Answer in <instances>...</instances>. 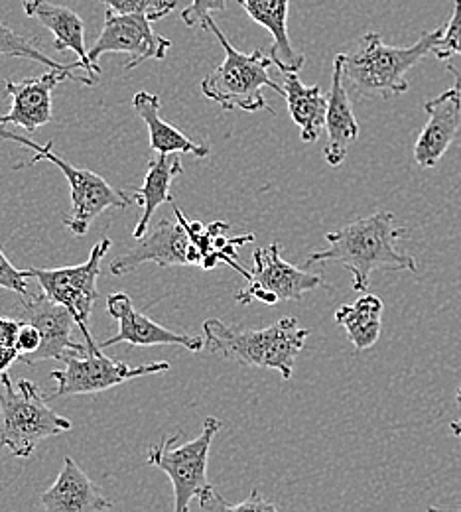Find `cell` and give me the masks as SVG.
I'll return each instance as SVG.
<instances>
[{
	"mask_svg": "<svg viewBox=\"0 0 461 512\" xmlns=\"http://www.w3.org/2000/svg\"><path fill=\"white\" fill-rule=\"evenodd\" d=\"M66 79L77 81L87 87L97 85V77L73 75L60 69H50L42 75L28 77L22 81H6V95L10 97V111L0 117V125H16L26 134H34L44 125L52 123V95Z\"/></svg>",
	"mask_w": 461,
	"mask_h": 512,
	"instance_id": "12",
	"label": "cell"
},
{
	"mask_svg": "<svg viewBox=\"0 0 461 512\" xmlns=\"http://www.w3.org/2000/svg\"><path fill=\"white\" fill-rule=\"evenodd\" d=\"M284 97L294 125L300 128L302 142H316L326 127L328 97L320 85H304L296 71L284 73Z\"/></svg>",
	"mask_w": 461,
	"mask_h": 512,
	"instance_id": "24",
	"label": "cell"
},
{
	"mask_svg": "<svg viewBox=\"0 0 461 512\" xmlns=\"http://www.w3.org/2000/svg\"><path fill=\"white\" fill-rule=\"evenodd\" d=\"M111 245V239H101L97 245H93L91 255L83 264L62 268H26L28 278H36L42 292L69 308L77 321V329L85 339L87 351H101L99 343L89 331V320L93 306L99 300L97 280L101 276V260L109 253Z\"/></svg>",
	"mask_w": 461,
	"mask_h": 512,
	"instance_id": "7",
	"label": "cell"
},
{
	"mask_svg": "<svg viewBox=\"0 0 461 512\" xmlns=\"http://www.w3.org/2000/svg\"><path fill=\"white\" fill-rule=\"evenodd\" d=\"M160 97L148 91H138L132 97V109L134 113L146 123L148 136H150V148L156 154H176V152H188L198 158H205L209 154V146L192 140L182 130L172 127L160 117Z\"/></svg>",
	"mask_w": 461,
	"mask_h": 512,
	"instance_id": "22",
	"label": "cell"
},
{
	"mask_svg": "<svg viewBox=\"0 0 461 512\" xmlns=\"http://www.w3.org/2000/svg\"><path fill=\"white\" fill-rule=\"evenodd\" d=\"M458 402H460L461 406V386L460 390H458ZM450 428H452V434H454L456 438H461V416L456 420V422H452V424H450Z\"/></svg>",
	"mask_w": 461,
	"mask_h": 512,
	"instance_id": "36",
	"label": "cell"
},
{
	"mask_svg": "<svg viewBox=\"0 0 461 512\" xmlns=\"http://www.w3.org/2000/svg\"><path fill=\"white\" fill-rule=\"evenodd\" d=\"M20 325H22L20 320H12V318H2L0 316V345L16 347Z\"/></svg>",
	"mask_w": 461,
	"mask_h": 512,
	"instance_id": "33",
	"label": "cell"
},
{
	"mask_svg": "<svg viewBox=\"0 0 461 512\" xmlns=\"http://www.w3.org/2000/svg\"><path fill=\"white\" fill-rule=\"evenodd\" d=\"M253 272L247 278V286H243L235 300L243 306L251 302H264L274 306L276 302H298L308 292L318 288H328L320 274L308 272L306 268H298L286 262L280 255V245L270 243L268 247L257 249L253 253Z\"/></svg>",
	"mask_w": 461,
	"mask_h": 512,
	"instance_id": "10",
	"label": "cell"
},
{
	"mask_svg": "<svg viewBox=\"0 0 461 512\" xmlns=\"http://www.w3.org/2000/svg\"><path fill=\"white\" fill-rule=\"evenodd\" d=\"M30 150H34L36 156L22 166H34L42 160H48L58 166L60 172L66 176L71 192V207L64 217V225L75 237L87 235L91 223L107 209H129L134 203L132 195L129 197L121 190L113 188L103 176L85 168L71 166L67 160L60 158L56 152H52V142H48L46 146L32 142Z\"/></svg>",
	"mask_w": 461,
	"mask_h": 512,
	"instance_id": "8",
	"label": "cell"
},
{
	"mask_svg": "<svg viewBox=\"0 0 461 512\" xmlns=\"http://www.w3.org/2000/svg\"><path fill=\"white\" fill-rule=\"evenodd\" d=\"M237 2L241 4L243 0H237ZM225 8H227V0H192V4L182 10V20L186 22V26L196 28L201 26L205 16H211V12L225 10Z\"/></svg>",
	"mask_w": 461,
	"mask_h": 512,
	"instance_id": "30",
	"label": "cell"
},
{
	"mask_svg": "<svg viewBox=\"0 0 461 512\" xmlns=\"http://www.w3.org/2000/svg\"><path fill=\"white\" fill-rule=\"evenodd\" d=\"M42 509L50 512H103L113 509V503L71 457H64V467L56 483L42 495Z\"/></svg>",
	"mask_w": 461,
	"mask_h": 512,
	"instance_id": "19",
	"label": "cell"
},
{
	"mask_svg": "<svg viewBox=\"0 0 461 512\" xmlns=\"http://www.w3.org/2000/svg\"><path fill=\"white\" fill-rule=\"evenodd\" d=\"M406 233V227L396 225L395 213H373L328 233V247L308 256L306 268L316 262H337L351 272L353 290L367 292L375 270H418L416 258L398 251L396 247Z\"/></svg>",
	"mask_w": 461,
	"mask_h": 512,
	"instance_id": "1",
	"label": "cell"
},
{
	"mask_svg": "<svg viewBox=\"0 0 461 512\" xmlns=\"http://www.w3.org/2000/svg\"><path fill=\"white\" fill-rule=\"evenodd\" d=\"M62 363H64V369L50 373V379L58 383L52 398L97 394L132 379H140L148 375H164L172 369L170 363L166 361L131 367L127 363L109 359L107 355H103V349L85 351V353L73 351L64 357Z\"/></svg>",
	"mask_w": 461,
	"mask_h": 512,
	"instance_id": "9",
	"label": "cell"
},
{
	"mask_svg": "<svg viewBox=\"0 0 461 512\" xmlns=\"http://www.w3.org/2000/svg\"><path fill=\"white\" fill-rule=\"evenodd\" d=\"M201 28L209 30L219 40L225 52V62L201 79L203 97L217 103L225 111L239 109L247 113H257L266 109L274 115V109L268 107L264 99L263 89L268 87L284 97V87L270 79V65H274L270 56L264 54L263 50L243 54L233 48L213 16H205Z\"/></svg>",
	"mask_w": 461,
	"mask_h": 512,
	"instance_id": "4",
	"label": "cell"
},
{
	"mask_svg": "<svg viewBox=\"0 0 461 512\" xmlns=\"http://www.w3.org/2000/svg\"><path fill=\"white\" fill-rule=\"evenodd\" d=\"M434 56L440 62H446L452 56H461V0L454 2V14L444 26V36L434 48Z\"/></svg>",
	"mask_w": 461,
	"mask_h": 512,
	"instance_id": "28",
	"label": "cell"
},
{
	"mask_svg": "<svg viewBox=\"0 0 461 512\" xmlns=\"http://www.w3.org/2000/svg\"><path fill=\"white\" fill-rule=\"evenodd\" d=\"M20 359V353L16 347H8V345H0V375H4L14 361Z\"/></svg>",
	"mask_w": 461,
	"mask_h": 512,
	"instance_id": "34",
	"label": "cell"
},
{
	"mask_svg": "<svg viewBox=\"0 0 461 512\" xmlns=\"http://www.w3.org/2000/svg\"><path fill=\"white\" fill-rule=\"evenodd\" d=\"M184 174L182 160L176 154H156L148 162V172L144 176L142 186L134 192V203L142 205V215L134 227L132 237L140 239L150 225L152 215L162 203H172V182L176 176Z\"/></svg>",
	"mask_w": 461,
	"mask_h": 512,
	"instance_id": "23",
	"label": "cell"
},
{
	"mask_svg": "<svg viewBox=\"0 0 461 512\" xmlns=\"http://www.w3.org/2000/svg\"><path fill=\"white\" fill-rule=\"evenodd\" d=\"M24 12L54 34V50H71L83 64V71L91 77L101 73V67L89 60V50L85 46V22L75 10L50 0H24Z\"/></svg>",
	"mask_w": 461,
	"mask_h": 512,
	"instance_id": "18",
	"label": "cell"
},
{
	"mask_svg": "<svg viewBox=\"0 0 461 512\" xmlns=\"http://www.w3.org/2000/svg\"><path fill=\"white\" fill-rule=\"evenodd\" d=\"M146 262H154L162 268H201V253L180 221L172 223L170 219H162L150 233H144L140 239H136V245H132L123 255L117 256L111 262L109 270L113 276H125Z\"/></svg>",
	"mask_w": 461,
	"mask_h": 512,
	"instance_id": "13",
	"label": "cell"
},
{
	"mask_svg": "<svg viewBox=\"0 0 461 512\" xmlns=\"http://www.w3.org/2000/svg\"><path fill=\"white\" fill-rule=\"evenodd\" d=\"M119 14H142L150 22L164 20L178 6V0H101Z\"/></svg>",
	"mask_w": 461,
	"mask_h": 512,
	"instance_id": "27",
	"label": "cell"
},
{
	"mask_svg": "<svg viewBox=\"0 0 461 512\" xmlns=\"http://www.w3.org/2000/svg\"><path fill=\"white\" fill-rule=\"evenodd\" d=\"M385 304L375 294H363L353 304H343L335 312V323L341 325L357 351L371 349L383 329Z\"/></svg>",
	"mask_w": 461,
	"mask_h": 512,
	"instance_id": "25",
	"label": "cell"
},
{
	"mask_svg": "<svg viewBox=\"0 0 461 512\" xmlns=\"http://www.w3.org/2000/svg\"><path fill=\"white\" fill-rule=\"evenodd\" d=\"M40 345H42V335H40L38 327L28 323V321H22L20 333H18V339H16V349L20 353L18 361H24L26 357L34 355L40 349Z\"/></svg>",
	"mask_w": 461,
	"mask_h": 512,
	"instance_id": "31",
	"label": "cell"
},
{
	"mask_svg": "<svg viewBox=\"0 0 461 512\" xmlns=\"http://www.w3.org/2000/svg\"><path fill=\"white\" fill-rule=\"evenodd\" d=\"M448 67V71L452 73V77H454V85L458 87L461 91V69H458L456 65L448 64L446 65Z\"/></svg>",
	"mask_w": 461,
	"mask_h": 512,
	"instance_id": "37",
	"label": "cell"
},
{
	"mask_svg": "<svg viewBox=\"0 0 461 512\" xmlns=\"http://www.w3.org/2000/svg\"><path fill=\"white\" fill-rule=\"evenodd\" d=\"M345 85L347 83L343 77V54H337L333 60L331 89L328 95V144L324 148V158L331 168L341 166V162L347 158L351 144L359 138V123L355 119Z\"/></svg>",
	"mask_w": 461,
	"mask_h": 512,
	"instance_id": "17",
	"label": "cell"
},
{
	"mask_svg": "<svg viewBox=\"0 0 461 512\" xmlns=\"http://www.w3.org/2000/svg\"><path fill=\"white\" fill-rule=\"evenodd\" d=\"M0 384V451L30 457L44 440L71 430V422L48 406L36 384L26 379L14 384L6 373Z\"/></svg>",
	"mask_w": 461,
	"mask_h": 512,
	"instance_id": "5",
	"label": "cell"
},
{
	"mask_svg": "<svg viewBox=\"0 0 461 512\" xmlns=\"http://www.w3.org/2000/svg\"><path fill=\"white\" fill-rule=\"evenodd\" d=\"M223 428V422L215 416H207L203 420V430L196 440L186 442L184 446H176L182 432L166 436L160 444L148 448L146 461L152 467L162 469L174 489V511L186 512L199 493L209 487L207 463L211 442Z\"/></svg>",
	"mask_w": 461,
	"mask_h": 512,
	"instance_id": "6",
	"label": "cell"
},
{
	"mask_svg": "<svg viewBox=\"0 0 461 512\" xmlns=\"http://www.w3.org/2000/svg\"><path fill=\"white\" fill-rule=\"evenodd\" d=\"M442 36L444 26L424 32L414 46L398 48L385 44L381 34L369 32L359 40L355 50L343 54L345 83L367 99L387 101L404 95L410 87L406 73L426 56L434 54Z\"/></svg>",
	"mask_w": 461,
	"mask_h": 512,
	"instance_id": "3",
	"label": "cell"
},
{
	"mask_svg": "<svg viewBox=\"0 0 461 512\" xmlns=\"http://www.w3.org/2000/svg\"><path fill=\"white\" fill-rule=\"evenodd\" d=\"M428 121L414 144V162L434 168L454 144L461 127V91L454 85L424 105Z\"/></svg>",
	"mask_w": 461,
	"mask_h": 512,
	"instance_id": "16",
	"label": "cell"
},
{
	"mask_svg": "<svg viewBox=\"0 0 461 512\" xmlns=\"http://www.w3.org/2000/svg\"><path fill=\"white\" fill-rule=\"evenodd\" d=\"M0 288L8 292H16L18 296L28 294V272L18 270L2 251H0Z\"/></svg>",
	"mask_w": 461,
	"mask_h": 512,
	"instance_id": "29",
	"label": "cell"
},
{
	"mask_svg": "<svg viewBox=\"0 0 461 512\" xmlns=\"http://www.w3.org/2000/svg\"><path fill=\"white\" fill-rule=\"evenodd\" d=\"M107 316L119 323V333L111 339L99 343L101 349L113 347L117 343H129L132 347H156V345H176L188 351L199 353L205 349V339L196 335L176 333L148 316L134 310L131 296L125 292H115L107 300Z\"/></svg>",
	"mask_w": 461,
	"mask_h": 512,
	"instance_id": "15",
	"label": "cell"
},
{
	"mask_svg": "<svg viewBox=\"0 0 461 512\" xmlns=\"http://www.w3.org/2000/svg\"><path fill=\"white\" fill-rule=\"evenodd\" d=\"M0 140L18 142V144H22V146H26V148H30V146H32V142H34V140H30L28 136H22V134H16V132L8 130L6 125H0Z\"/></svg>",
	"mask_w": 461,
	"mask_h": 512,
	"instance_id": "35",
	"label": "cell"
},
{
	"mask_svg": "<svg viewBox=\"0 0 461 512\" xmlns=\"http://www.w3.org/2000/svg\"><path fill=\"white\" fill-rule=\"evenodd\" d=\"M20 320L36 325L42 335L40 349L22 361L26 365H36L52 359L64 361V357L73 351H87L85 343L73 341L77 321L69 312V308L52 300L46 292L22 296Z\"/></svg>",
	"mask_w": 461,
	"mask_h": 512,
	"instance_id": "14",
	"label": "cell"
},
{
	"mask_svg": "<svg viewBox=\"0 0 461 512\" xmlns=\"http://www.w3.org/2000/svg\"><path fill=\"white\" fill-rule=\"evenodd\" d=\"M172 207H174L176 219L186 227L192 243L198 247V251L201 253V268L213 270L219 264H229L231 268L241 272L245 278L251 276V272L239 264V255L235 253V249L253 243L255 235H243L237 239H229V237H225V231L229 229L227 223L215 221L211 225H203L199 221H190L182 213V209L176 207L174 203H172Z\"/></svg>",
	"mask_w": 461,
	"mask_h": 512,
	"instance_id": "20",
	"label": "cell"
},
{
	"mask_svg": "<svg viewBox=\"0 0 461 512\" xmlns=\"http://www.w3.org/2000/svg\"><path fill=\"white\" fill-rule=\"evenodd\" d=\"M308 335L310 329L300 327L296 318H284L264 329L231 327L217 318L203 321L205 351L243 367L278 371L284 381H290Z\"/></svg>",
	"mask_w": 461,
	"mask_h": 512,
	"instance_id": "2",
	"label": "cell"
},
{
	"mask_svg": "<svg viewBox=\"0 0 461 512\" xmlns=\"http://www.w3.org/2000/svg\"><path fill=\"white\" fill-rule=\"evenodd\" d=\"M251 512V511H278V507L276 505H272L270 501H266L263 499L261 495H259V491L255 489L253 491V495L247 499V501H243V503H239V505H229V511L227 512Z\"/></svg>",
	"mask_w": 461,
	"mask_h": 512,
	"instance_id": "32",
	"label": "cell"
},
{
	"mask_svg": "<svg viewBox=\"0 0 461 512\" xmlns=\"http://www.w3.org/2000/svg\"><path fill=\"white\" fill-rule=\"evenodd\" d=\"M172 42L152 28V22L142 14H119L111 8L105 10V24L89 48V60H97L105 54H127L132 60L125 65L127 71L144 64L146 60H164Z\"/></svg>",
	"mask_w": 461,
	"mask_h": 512,
	"instance_id": "11",
	"label": "cell"
},
{
	"mask_svg": "<svg viewBox=\"0 0 461 512\" xmlns=\"http://www.w3.org/2000/svg\"><path fill=\"white\" fill-rule=\"evenodd\" d=\"M0 56H10V58H22V60H32L38 64L46 65L50 69H60L67 71L73 75H79L75 71H83V64L77 60L73 64H60L52 58H48L32 38L14 32L12 28H8L2 20H0ZM91 77V75H89Z\"/></svg>",
	"mask_w": 461,
	"mask_h": 512,
	"instance_id": "26",
	"label": "cell"
},
{
	"mask_svg": "<svg viewBox=\"0 0 461 512\" xmlns=\"http://www.w3.org/2000/svg\"><path fill=\"white\" fill-rule=\"evenodd\" d=\"M241 6L245 12L263 28L272 34V46L268 56L272 64L280 69V73L300 71L306 64V56L298 54L288 36V10L290 0H243Z\"/></svg>",
	"mask_w": 461,
	"mask_h": 512,
	"instance_id": "21",
	"label": "cell"
}]
</instances>
